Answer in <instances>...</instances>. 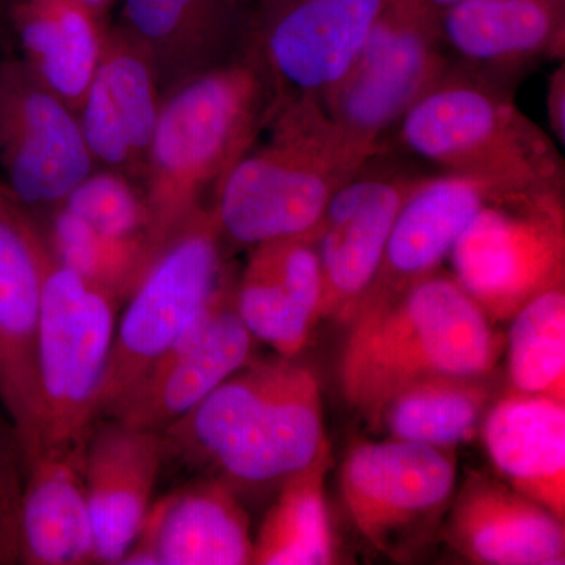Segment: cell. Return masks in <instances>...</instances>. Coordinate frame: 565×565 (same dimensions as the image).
I'll list each match as a JSON object with an SVG mask.
<instances>
[{
    "label": "cell",
    "mask_w": 565,
    "mask_h": 565,
    "mask_svg": "<svg viewBox=\"0 0 565 565\" xmlns=\"http://www.w3.org/2000/svg\"><path fill=\"white\" fill-rule=\"evenodd\" d=\"M166 460L237 493L280 489L330 446L321 384L299 356L252 359L162 433Z\"/></svg>",
    "instance_id": "1"
},
{
    "label": "cell",
    "mask_w": 565,
    "mask_h": 565,
    "mask_svg": "<svg viewBox=\"0 0 565 565\" xmlns=\"http://www.w3.org/2000/svg\"><path fill=\"white\" fill-rule=\"evenodd\" d=\"M348 326L341 392L370 424L405 385L440 374L484 377L500 359L493 323L441 269L366 300Z\"/></svg>",
    "instance_id": "2"
},
{
    "label": "cell",
    "mask_w": 565,
    "mask_h": 565,
    "mask_svg": "<svg viewBox=\"0 0 565 565\" xmlns=\"http://www.w3.org/2000/svg\"><path fill=\"white\" fill-rule=\"evenodd\" d=\"M270 102L266 74L248 51L162 96L140 184L154 258L195 212L211 206L255 140Z\"/></svg>",
    "instance_id": "3"
},
{
    "label": "cell",
    "mask_w": 565,
    "mask_h": 565,
    "mask_svg": "<svg viewBox=\"0 0 565 565\" xmlns=\"http://www.w3.org/2000/svg\"><path fill=\"white\" fill-rule=\"evenodd\" d=\"M362 166L318 103L269 104L255 140L218 185L212 214L225 243L237 247L303 236Z\"/></svg>",
    "instance_id": "4"
},
{
    "label": "cell",
    "mask_w": 565,
    "mask_h": 565,
    "mask_svg": "<svg viewBox=\"0 0 565 565\" xmlns=\"http://www.w3.org/2000/svg\"><path fill=\"white\" fill-rule=\"evenodd\" d=\"M407 154L508 193L564 192L559 151L514 90L452 63L397 125Z\"/></svg>",
    "instance_id": "5"
},
{
    "label": "cell",
    "mask_w": 565,
    "mask_h": 565,
    "mask_svg": "<svg viewBox=\"0 0 565 565\" xmlns=\"http://www.w3.org/2000/svg\"><path fill=\"white\" fill-rule=\"evenodd\" d=\"M440 35V7L430 0H385L321 109L356 162L386 148L407 110L451 68Z\"/></svg>",
    "instance_id": "6"
},
{
    "label": "cell",
    "mask_w": 565,
    "mask_h": 565,
    "mask_svg": "<svg viewBox=\"0 0 565 565\" xmlns=\"http://www.w3.org/2000/svg\"><path fill=\"white\" fill-rule=\"evenodd\" d=\"M118 302L52 258L36 338L40 451H85L102 418V392ZM25 459V460H28ZM24 460V462H25Z\"/></svg>",
    "instance_id": "7"
},
{
    "label": "cell",
    "mask_w": 565,
    "mask_h": 565,
    "mask_svg": "<svg viewBox=\"0 0 565 565\" xmlns=\"http://www.w3.org/2000/svg\"><path fill=\"white\" fill-rule=\"evenodd\" d=\"M225 245L210 206L195 212L156 255L117 319L102 392L103 416L172 351L233 280Z\"/></svg>",
    "instance_id": "8"
},
{
    "label": "cell",
    "mask_w": 565,
    "mask_h": 565,
    "mask_svg": "<svg viewBox=\"0 0 565 565\" xmlns=\"http://www.w3.org/2000/svg\"><path fill=\"white\" fill-rule=\"evenodd\" d=\"M452 275L492 323L565 286L564 192H523L487 203L449 253Z\"/></svg>",
    "instance_id": "9"
},
{
    "label": "cell",
    "mask_w": 565,
    "mask_h": 565,
    "mask_svg": "<svg viewBox=\"0 0 565 565\" xmlns=\"http://www.w3.org/2000/svg\"><path fill=\"white\" fill-rule=\"evenodd\" d=\"M341 497L367 544L393 559L434 533L457 490L455 448L385 438L359 441L344 457Z\"/></svg>",
    "instance_id": "10"
},
{
    "label": "cell",
    "mask_w": 565,
    "mask_h": 565,
    "mask_svg": "<svg viewBox=\"0 0 565 565\" xmlns=\"http://www.w3.org/2000/svg\"><path fill=\"white\" fill-rule=\"evenodd\" d=\"M98 169L68 104L17 57H0V178L36 221Z\"/></svg>",
    "instance_id": "11"
},
{
    "label": "cell",
    "mask_w": 565,
    "mask_h": 565,
    "mask_svg": "<svg viewBox=\"0 0 565 565\" xmlns=\"http://www.w3.org/2000/svg\"><path fill=\"white\" fill-rule=\"evenodd\" d=\"M385 0H255L248 47L270 103H318L355 57Z\"/></svg>",
    "instance_id": "12"
},
{
    "label": "cell",
    "mask_w": 565,
    "mask_h": 565,
    "mask_svg": "<svg viewBox=\"0 0 565 565\" xmlns=\"http://www.w3.org/2000/svg\"><path fill=\"white\" fill-rule=\"evenodd\" d=\"M426 177L386 147L334 193L315 230L322 319L351 321L375 280L401 207Z\"/></svg>",
    "instance_id": "13"
},
{
    "label": "cell",
    "mask_w": 565,
    "mask_h": 565,
    "mask_svg": "<svg viewBox=\"0 0 565 565\" xmlns=\"http://www.w3.org/2000/svg\"><path fill=\"white\" fill-rule=\"evenodd\" d=\"M51 252L39 221L0 178V401L28 459L36 446V338Z\"/></svg>",
    "instance_id": "14"
},
{
    "label": "cell",
    "mask_w": 565,
    "mask_h": 565,
    "mask_svg": "<svg viewBox=\"0 0 565 565\" xmlns=\"http://www.w3.org/2000/svg\"><path fill=\"white\" fill-rule=\"evenodd\" d=\"M234 288L233 278L211 310L107 416L136 429L162 434L250 362L255 338L234 307Z\"/></svg>",
    "instance_id": "15"
},
{
    "label": "cell",
    "mask_w": 565,
    "mask_h": 565,
    "mask_svg": "<svg viewBox=\"0 0 565 565\" xmlns=\"http://www.w3.org/2000/svg\"><path fill=\"white\" fill-rule=\"evenodd\" d=\"M440 35L457 66L515 90L539 63L563 61L565 0H459L441 7Z\"/></svg>",
    "instance_id": "16"
},
{
    "label": "cell",
    "mask_w": 565,
    "mask_h": 565,
    "mask_svg": "<svg viewBox=\"0 0 565 565\" xmlns=\"http://www.w3.org/2000/svg\"><path fill=\"white\" fill-rule=\"evenodd\" d=\"M118 20L150 58L162 96L247 54L255 0H117Z\"/></svg>",
    "instance_id": "17"
},
{
    "label": "cell",
    "mask_w": 565,
    "mask_h": 565,
    "mask_svg": "<svg viewBox=\"0 0 565 565\" xmlns=\"http://www.w3.org/2000/svg\"><path fill=\"white\" fill-rule=\"evenodd\" d=\"M161 102L150 58L120 25L109 24L102 61L77 110L96 166L140 185Z\"/></svg>",
    "instance_id": "18"
},
{
    "label": "cell",
    "mask_w": 565,
    "mask_h": 565,
    "mask_svg": "<svg viewBox=\"0 0 565 565\" xmlns=\"http://www.w3.org/2000/svg\"><path fill=\"white\" fill-rule=\"evenodd\" d=\"M166 462L162 434L136 429L111 416L93 427L84 482L98 564H121L151 508Z\"/></svg>",
    "instance_id": "19"
},
{
    "label": "cell",
    "mask_w": 565,
    "mask_h": 565,
    "mask_svg": "<svg viewBox=\"0 0 565 565\" xmlns=\"http://www.w3.org/2000/svg\"><path fill=\"white\" fill-rule=\"evenodd\" d=\"M236 490L203 476L151 505L126 565H248L250 520Z\"/></svg>",
    "instance_id": "20"
},
{
    "label": "cell",
    "mask_w": 565,
    "mask_h": 565,
    "mask_svg": "<svg viewBox=\"0 0 565 565\" xmlns=\"http://www.w3.org/2000/svg\"><path fill=\"white\" fill-rule=\"evenodd\" d=\"M323 285L315 232L252 247L234 307L255 340L299 356L322 319Z\"/></svg>",
    "instance_id": "21"
},
{
    "label": "cell",
    "mask_w": 565,
    "mask_h": 565,
    "mask_svg": "<svg viewBox=\"0 0 565 565\" xmlns=\"http://www.w3.org/2000/svg\"><path fill=\"white\" fill-rule=\"evenodd\" d=\"M109 22L74 0H6L0 46L79 110L106 44Z\"/></svg>",
    "instance_id": "22"
},
{
    "label": "cell",
    "mask_w": 565,
    "mask_h": 565,
    "mask_svg": "<svg viewBox=\"0 0 565 565\" xmlns=\"http://www.w3.org/2000/svg\"><path fill=\"white\" fill-rule=\"evenodd\" d=\"M449 509V541L471 563L565 564L563 520L504 481L470 473Z\"/></svg>",
    "instance_id": "23"
},
{
    "label": "cell",
    "mask_w": 565,
    "mask_h": 565,
    "mask_svg": "<svg viewBox=\"0 0 565 565\" xmlns=\"http://www.w3.org/2000/svg\"><path fill=\"white\" fill-rule=\"evenodd\" d=\"M503 195L509 193L465 174H427L401 207L379 273L360 305L440 270L475 215Z\"/></svg>",
    "instance_id": "24"
},
{
    "label": "cell",
    "mask_w": 565,
    "mask_h": 565,
    "mask_svg": "<svg viewBox=\"0 0 565 565\" xmlns=\"http://www.w3.org/2000/svg\"><path fill=\"white\" fill-rule=\"evenodd\" d=\"M487 456L501 479L565 522V403L509 390L482 419Z\"/></svg>",
    "instance_id": "25"
},
{
    "label": "cell",
    "mask_w": 565,
    "mask_h": 565,
    "mask_svg": "<svg viewBox=\"0 0 565 565\" xmlns=\"http://www.w3.org/2000/svg\"><path fill=\"white\" fill-rule=\"evenodd\" d=\"M84 457L85 451H40L25 460L20 564H98Z\"/></svg>",
    "instance_id": "26"
},
{
    "label": "cell",
    "mask_w": 565,
    "mask_h": 565,
    "mask_svg": "<svg viewBox=\"0 0 565 565\" xmlns=\"http://www.w3.org/2000/svg\"><path fill=\"white\" fill-rule=\"evenodd\" d=\"M332 465L327 446L310 467L278 489L277 500L253 539L255 565H326L337 563V541L326 498Z\"/></svg>",
    "instance_id": "27"
},
{
    "label": "cell",
    "mask_w": 565,
    "mask_h": 565,
    "mask_svg": "<svg viewBox=\"0 0 565 565\" xmlns=\"http://www.w3.org/2000/svg\"><path fill=\"white\" fill-rule=\"evenodd\" d=\"M490 394L487 375H430L394 393L371 427L394 440L456 449L484 418Z\"/></svg>",
    "instance_id": "28"
},
{
    "label": "cell",
    "mask_w": 565,
    "mask_h": 565,
    "mask_svg": "<svg viewBox=\"0 0 565 565\" xmlns=\"http://www.w3.org/2000/svg\"><path fill=\"white\" fill-rule=\"evenodd\" d=\"M52 258L85 281L126 302L154 262L145 241H122L93 230L58 206L39 222Z\"/></svg>",
    "instance_id": "29"
},
{
    "label": "cell",
    "mask_w": 565,
    "mask_h": 565,
    "mask_svg": "<svg viewBox=\"0 0 565 565\" xmlns=\"http://www.w3.org/2000/svg\"><path fill=\"white\" fill-rule=\"evenodd\" d=\"M509 322L511 388L565 403V286L539 294Z\"/></svg>",
    "instance_id": "30"
},
{
    "label": "cell",
    "mask_w": 565,
    "mask_h": 565,
    "mask_svg": "<svg viewBox=\"0 0 565 565\" xmlns=\"http://www.w3.org/2000/svg\"><path fill=\"white\" fill-rule=\"evenodd\" d=\"M61 206L104 236L150 245V211L143 191L122 173L98 167Z\"/></svg>",
    "instance_id": "31"
},
{
    "label": "cell",
    "mask_w": 565,
    "mask_h": 565,
    "mask_svg": "<svg viewBox=\"0 0 565 565\" xmlns=\"http://www.w3.org/2000/svg\"><path fill=\"white\" fill-rule=\"evenodd\" d=\"M24 456L13 423L0 416V565L20 564Z\"/></svg>",
    "instance_id": "32"
},
{
    "label": "cell",
    "mask_w": 565,
    "mask_h": 565,
    "mask_svg": "<svg viewBox=\"0 0 565 565\" xmlns=\"http://www.w3.org/2000/svg\"><path fill=\"white\" fill-rule=\"evenodd\" d=\"M546 110H548V121L556 140L565 141V66L561 63L552 74H550L548 85H546Z\"/></svg>",
    "instance_id": "33"
},
{
    "label": "cell",
    "mask_w": 565,
    "mask_h": 565,
    "mask_svg": "<svg viewBox=\"0 0 565 565\" xmlns=\"http://www.w3.org/2000/svg\"><path fill=\"white\" fill-rule=\"evenodd\" d=\"M3 2H6V0H2V3ZM74 2L87 7V9L92 10L93 13H96L98 17H102L104 20H106L107 13H109L111 7L117 3V0H74ZM2 3H0V6H2Z\"/></svg>",
    "instance_id": "34"
},
{
    "label": "cell",
    "mask_w": 565,
    "mask_h": 565,
    "mask_svg": "<svg viewBox=\"0 0 565 565\" xmlns=\"http://www.w3.org/2000/svg\"><path fill=\"white\" fill-rule=\"evenodd\" d=\"M430 2L441 9V7L451 6V3L459 2V0H430Z\"/></svg>",
    "instance_id": "35"
},
{
    "label": "cell",
    "mask_w": 565,
    "mask_h": 565,
    "mask_svg": "<svg viewBox=\"0 0 565 565\" xmlns=\"http://www.w3.org/2000/svg\"><path fill=\"white\" fill-rule=\"evenodd\" d=\"M0 3H2V0H0Z\"/></svg>",
    "instance_id": "36"
}]
</instances>
